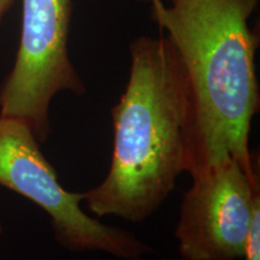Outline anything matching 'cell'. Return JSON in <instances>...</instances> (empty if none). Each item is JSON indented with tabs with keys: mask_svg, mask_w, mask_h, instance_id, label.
Listing matches in <instances>:
<instances>
[{
	"mask_svg": "<svg viewBox=\"0 0 260 260\" xmlns=\"http://www.w3.org/2000/svg\"><path fill=\"white\" fill-rule=\"evenodd\" d=\"M0 184L41 207L50 216L57 241L71 252L102 251L138 260L151 251L133 233L84 212L83 193L61 186L31 129L11 117H0Z\"/></svg>",
	"mask_w": 260,
	"mask_h": 260,
	"instance_id": "cell-3",
	"label": "cell"
},
{
	"mask_svg": "<svg viewBox=\"0 0 260 260\" xmlns=\"http://www.w3.org/2000/svg\"><path fill=\"white\" fill-rule=\"evenodd\" d=\"M14 3L15 0H0V23H2L3 17H4L6 12L14 5Z\"/></svg>",
	"mask_w": 260,
	"mask_h": 260,
	"instance_id": "cell-7",
	"label": "cell"
},
{
	"mask_svg": "<svg viewBox=\"0 0 260 260\" xmlns=\"http://www.w3.org/2000/svg\"><path fill=\"white\" fill-rule=\"evenodd\" d=\"M125 89L112 107L113 151L102 183L83 193L95 217H151L188 172L194 133L189 79L168 37L130 42Z\"/></svg>",
	"mask_w": 260,
	"mask_h": 260,
	"instance_id": "cell-1",
	"label": "cell"
},
{
	"mask_svg": "<svg viewBox=\"0 0 260 260\" xmlns=\"http://www.w3.org/2000/svg\"><path fill=\"white\" fill-rule=\"evenodd\" d=\"M2 233H3V228H2V225H0V235H2Z\"/></svg>",
	"mask_w": 260,
	"mask_h": 260,
	"instance_id": "cell-9",
	"label": "cell"
},
{
	"mask_svg": "<svg viewBox=\"0 0 260 260\" xmlns=\"http://www.w3.org/2000/svg\"><path fill=\"white\" fill-rule=\"evenodd\" d=\"M175 230L184 260H236L245 254L252 212L260 197L259 165L235 159L191 177Z\"/></svg>",
	"mask_w": 260,
	"mask_h": 260,
	"instance_id": "cell-5",
	"label": "cell"
},
{
	"mask_svg": "<svg viewBox=\"0 0 260 260\" xmlns=\"http://www.w3.org/2000/svg\"><path fill=\"white\" fill-rule=\"evenodd\" d=\"M242 258L245 260H260V197L255 200L253 207L248 239Z\"/></svg>",
	"mask_w": 260,
	"mask_h": 260,
	"instance_id": "cell-6",
	"label": "cell"
},
{
	"mask_svg": "<svg viewBox=\"0 0 260 260\" xmlns=\"http://www.w3.org/2000/svg\"><path fill=\"white\" fill-rule=\"evenodd\" d=\"M141 2H148V3H151V4H153V3H157V2H164V0H141Z\"/></svg>",
	"mask_w": 260,
	"mask_h": 260,
	"instance_id": "cell-8",
	"label": "cell"
},
{
	"mask_svg": "<svg viewBox=\"0 0 260 260\" xmlns=\"http://www.w3.org/2000/svg\"><path fill=\"white\" fill-rule=\"evenodd\" d=\"M74 0H22V28L12 70L0 87V117L24 122L39 142L51 132L48 111L60 92L86 93L68 52Z\"/></svg>",
	"mask_w": 260,
	"mask_h": 260,
	"instance_id": "cell-4",
	"label": "cell"
},
{
	"mask_svg": "<svg viewBox=\"0 0 260 260\" xmlns=\"http://www.w3.org/2000/svg\"><path fill=\"white\" fill-rule=\"evenodd\" d=\"M259 0H169L151 4L152 19L168 32L189 79L194 102L191 177L235 159L258 165L249 151L259 111L255 73L258 35L248 21Z\"/></svg>",
	"mask_w": 260,
	"mask_h": 260,
	"instance_id": "cell-2",
	"label": "cell"
}]
</instances>
